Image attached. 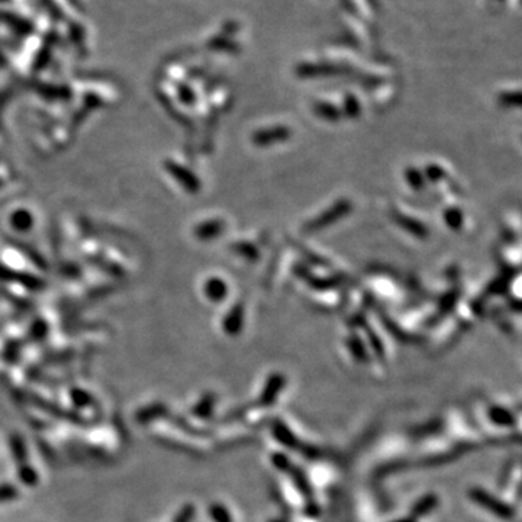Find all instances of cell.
I'll return each mask as SVG.
<instances>
[{
	"mask_svg": "<svg viewBox=\"0 0 522 522\" xmlns=\"http://www.w3.org/2000/svg\"><path fill=\"white\" fill-rule=\"evenodd\" d=\"M350 211H351V204H350V202L348 200H340L339 204H335L328 211L323 212L321 215H318L312 222H309L305 227V229L308 232L324 229V228L335 224L339 220H341V218H344Z\"/></svg>",
	"mask_w": 522,
	"mask_h": 522,
	"instance_id": "1",
	"label": "cell"
},
{
	"mask_svg": "<svg viewBox=\"0 0 522 522\" xmlns=\"http://www.w3.org/2000/svg\"><path fill=\"white\" fill-rule=\"evenodd\" d=\"M291 136H292V132L289 128L273 127V128L257 131L254 136H252V142L259 147H267V145H273L277 142H283Z\"/></svg>",
	"mask_w": 522,
	"mask_h": 522,
	"instance_id": "2",
	"label": "cell"
},
{
	"mask_svg": "<svg viewBox=\"0 0 522 522\" xmlns=\"http://www.w3.org/2000/svg\"><path fill=\"white\" fill-rule=\"evenodd\" d=\"M473 498H475V500H478L480 505H483V507H486V508H487V507L492 508V512L498 514L499 516H509V509H508L507 507H505L503 503H500V502H499V503L495 502L492 496L486 495L484 492H482V491H475V492H473Z\"/></svg>",
	"mask_w": 522,
	"mask_h": 522,
	"instance_id": "3",
	"label": "cell"
},
{
	"mask_svg": "<svg viewBox=\"0 0 522 522\" xmlns=\"http://www.w3.org/2000/svg\"><path fill=\"white\" fill-rule=\"evenodd\" d=\"M403 229L409 231L412 235H415V237H419L423 238L427 235V228L425 225H423L421 222L412 220V218H408V216H398V221H396Z\"/></svg>",
	"mask_w": 522,
	"mask_h": 522,
	"instance_id": "4",
	"label": "cell"
},
{
	"mask_svg": "<svg viewBox=\"0 0 522 522\" xmlns=\"http://www.w3.org/2000/svg\"><path fill=\"white\" fill-rule=\"evenodd\" d=\"M315 112L319 117H323V120L328 122H335L340 120V111L329 104H318L315 106Z\"/></svg>",
	"mask_w": 522,
	"mask_h": 522,
	"instance_id": "5",
	"label": "cell"
},
{
	"mask_svg": "<svg viewBox=\"0 0 522 522\" xmlns=\"http://www.w3.org/2000/svg\"><path fill=\"white\" fill-rule=\"evenodd\" d=\"M444 220H446V224H447L451 229H459V228H462V225H463L464 215H463V212H462L459 208H450V209L444 213Z\"/></svg>",
	"mask_w": 522,
	"mask_h": 522,
	"instance_id": "6",
	"label": "cell"
},
{
	"mask_svg": "<svg viewBox=\"0 0 522 522\" xmlns=\"http://www.w3.org/2000/svg\"><path fill=\"white\" fill-rule=\"evenodd\" d=\"M405 179H407V181L409 183V186L414 190L423 189V186H424V176L421 174L416 170V168H409V170L405 173Z\"/></svg>",
	"mask_w": 522,
	"mask_h": 522,
	"instance_id": "7",
	"label": "cell"
},
{
	"mask_svg": "<svg viewBox=\"0 0 522 522\" xmlns=\"http://www.w3.org/2000/svg\"><path fill=\"white\" fill-rule=\"evenodd\" d=\"M344 111H345V113H347L350 117H356V116L359 115V112H360V105H359V102L356 100V97L348 96V97L345 99V102H344Z\"/></svg>",
	"mask_w": 522,
	"mask_h": 522,
	"instance_id": "8",
	"label": "cell"
},
{
	"mask_svg": "<svg viewBox=\"0 0 522 522\" xmlns=\"http://www.w3.org/2000/svg\"><path fill=\"white\" fill-rule=\"evenodd\" d=\"M425 174H427V177L430 180L437 181V180H440V179L444 177V170H443L441 167H439V165H430V167H427Z\"/></svg>",
	"mask_w": 522,
	"mask_h": 522,
	"instance_id": "9",
	"label": "cell"
},
{
	"mask_svg": "<svg viewBox=\"0 0 522 522\" xmlns=\"http://www.w3.org/2000/svg\"><path fill=\"white\" fill-rule=\"evenodd\" d=\"M516 96H519V95H518V93H512L511 96H509V95L503 96V97H502L503 105H505V106H518L519 102H516V100H512V97H516Z\"/></svg>",
	"mask_w": 522,
	"mask_h": 522,
	"instance_id": "10",
	"label": "cell"
},
{
	"mask_svg": "<svg viewBox=\"0 0 522 522\" xmlns=\"http://www.w3.org/2000/svg\"><path fill=\"white\" fill-rule=\"evenodd\" d=\"M398 522H412L411 519H403V521H398Z\"/></svg>",
	"mask_w": 522,
	"mask_h": 522,
	"instance_id": "11",
	"label": "cell"
}]
</instances>
